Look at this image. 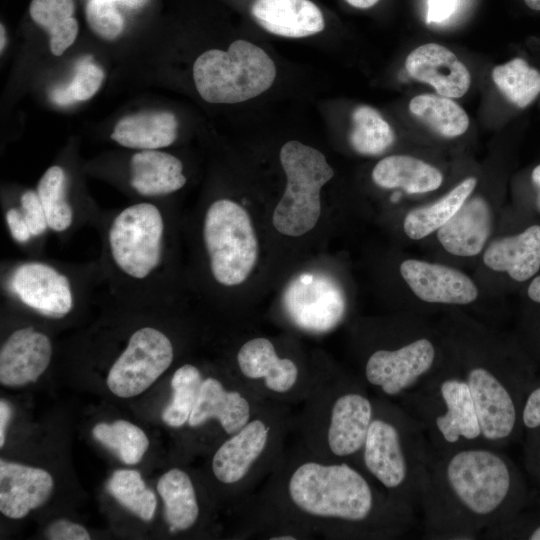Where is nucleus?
Segmentation results:
<instances>
[{"mask_svg":"<svg viewBox=\"0 0 540 540\" xmlns=\"http://www.w3.org/2000/svg\"><path fill=\"white\" fill-rule=\"evenodd\" d=\"M244 538L392 539L416 511L389 496L364 470L321 460L297 440L261 489L243 500Z\"/></svg>","mask_w":540,"mask_h":540,"instance_id":"obj_1","label":"nucleus"},{"mask_svg":"<svg viewBox=\"0 0 540 540\" xmlns=\"http://www.w3.org/2000/svg\"><path fill=\"white\" fill-rule=\"evenodd\" d=\"M527 502L524 479L515 463L487 444L434 454L419 508L425 537L476 539Z\"/></svg>","mask_w":540,"mask_h":540,"instance_id":"obj_2","label":"nucleus"},{"mask_svg":"<svg viewBox=\"0 0 540 540\" xmlns=\"http://www.w3.org/2000/svg\"><path fill=\"white\" fill-rule=\"evenodd\" d=\"M302 410L294 416L297 440L315 457L360 467V454L374 414L367 385L342 373L317 371Z\"/></svg>","mask_w":540,"mask_h":540,"instance_id":"obj_3","label":"nucleus"},{"mask_svg":"<svg viewBox=\"0 0 540 540\" xmlns=\"http://www.w3.org/2000/svg\"><path fill=\"white\" fill-rule=\"evenodd\" d=\"M360 468L389 496L417 511L433 452L420 423L395 400L377 395Z\"/></svg>","mask_w":540,"mask_h":540,"instance_id":"obj_4","label":"nucleus"},{"mask_svg":"<svg viewBox=\"0 0 540 540\" xmlns=\"http://www.w3.org/2000/svg\"><path fill=\"white\" fill-rule=\"evenodd\" d=\"M293 421L290 405L268 400L241 429L220 442L211 458L214 479L235 497L253 494L280 463Z\"/></svg>","mask_w":540,"mask_h":540,"instance_id":"obj_5","label":"nucleus"},{"mask_svg":"<svg viewBox=\"0 0 540 540\" xmlns=\"http://www.w3.org/2000/svg\"><path fill=\"white\" fill-rule=\"evenodd\" d=\"M398 403L420 423L434 454L486 444L459 365L404 394Z\"/></svg>","mask_w":540,"mask_h":540,"instance_id":"obj_6","label":"nucleus"},{"mask_svg":"<svg viewBox=\"0 0 540 540\" xmlns=\"http://www.w3.org/2000/svg\"><path fill=\"white\" fill-rule=\"evenodd\" d=\"M275 76L272 59L246 40L234 41L227 51H205L193 65L196 89L209 103L232 104L254 98L270 88Z\"/></svg>","mask_w":540,"mask_h":540,"instance_id":"obj_7","label":"nucleus"},{"mask_svg":"<svg viewBox=\"0 0 540 540\" xmlns=\"http://www.w3.org/2000/svg\"><path fill=\"white\" fill-rule=\"evenodd\" d=\"M279 157L287 184L272 222L279 233L298 237L317 224L321 213L320 191L334 176V170L319 150L296 140L285 143Z\"/></svg>","mask_w":540,"mask_h":540,"instance_id":"obj_8","label":"nucleus"},{"mask_svg":"<svg viewBox=\"0 0 540 540\" xmlns=\"http://www.w3.org/2000/svg\"><path fill=\"white\" fill-rule=\"evenodd\" d=\"M203 239L214 279L224 286L243 283L258 257V241L247 211L229 199L206 211Z\"/></svg>","mask_w":540,"mask_h":540,"instance_id":"obj_9","label":"nucleus"},{"mask_svg":"<svg viewBox=\"0 0 540 540\" xmlns=\"http://www.w3.org/2000/svg\"><path fill=\"white\" fill-rule=\"evenodd\" d=\"M457 365L443 363L436 342L419 334L394 347L373 349L364 359L362 381L377 395L398 400Z\"/></svg>","mask_w":540,"mask_h":540,"instance_id":"obj_10","label":"nucleus"},{"mask_svg":"<svg viewBox=\"0 0 540 540\" xmlns=\"http://www.w3.org/2000/svg\"><path fill=\"white\" fill-rule=\"evenodd\" d=\"M164 234V218L155 204L139 202L124 208L108 228V250L113 265L128 278H148L161 263Z\"/></svg>","mask_w":540,"mask_h":540,"instance_id":"obj_11","label":"nucleus"},{"mask_svg":"<svg viewBox=\"0 0 540 540\" xmlns=\"http://www.w3.org/2000/svg\"><path fill=\"white\" fill-rule=\"evenodd\" d=\"M237 379L267 400L287 405L302 403L317 371H305L294 358L280 356L266 337L245 341L236 354Z\"/></svg>","mask_w":540,"mask_h":540,"instance_id":"obj_12","label":"nucleus"},{"mask_svg":"<svg viewBox=\"0 0 540 540\" xmlns=\"http://www.w3.org/2000/svg\"><path fill=\"white\" fill-rule=\"evenodd\" d=\"M173 358V345L166 334L154 327L139 328L110 368L107 386L118 397L139 395L170 367Z\"/></svg>","mask_w":540,"mask_h":540,"instance_id":"obj_13","label":"nucleus"},{"mask_svg":"<svg viewBox=\"0 0 540 540\" xmlns=\"http://www.w3.org/2000/svg\"><path fill=\"white\" fill-rule=\"evenodd\" d=\"M283 306L297 327L323 333L342 321L346 302L342 288L334 279L321 273H303L287 285Z\"/></svg>","mask_w":540,"mask_h":540,"instance_id":"obj_14","label":"nucleus"},{"mask_svg":"<svg viewBox=\"0 0 540 540\" xmlns=\"http://www.w3.org/2000/svg\"><path fill=\"white\" fill-rule=\"evenodd\" d=\"M268 400L239 379L225 383L204 377L186 425L192 429L215 422L225 438L241 429Z\"/></svg>","mask_w":540,"mask_h":540,"instance_id":"obj_15","label":"nucleus"},{"mask_svg":"<svg viewBox=\"0 0 540 540\" xmlns=\"http://www.w3.org/2000/svg\"><path fill=\"white\" fill-rule=\"evenodd\" d=\"M10 289L24 305L46 317L62 318L74 305L68 277L47 263L20 264L12 272Z\"/></svg>","mask_w":540,"mask_h":540,"instance_id":"obj_16","label":"nucleus"},{"mask_svg":"<svg viewBox=\"0 0 540 540\" xmlns=\"http://www.w3.org/2000/svg\"><path fill=\"white\" fill-rule=\"evenodd\" d=\"M400 273L413 293L428 303L467 305L478 297L470 277L445 265L408 259L401 263Z\"/></svg>","mask_w":540,"mask_h":540,"instance_id":"obj_17","label":"nucleus"},{"mask_svg":"<svg viewBox=\"0 0 540 540\" xmlns=\"http://www.w3.org/2000/svg\"><path fill=\"white\" fill-rule=\"evenodd\" d=\"M52 356L48 336L33 327L14 331L1 345L0 382L19 387L35 382L47 369Z\"/></svg>","mask_w":540,"mask_h":540,"instance_id":"obj_18","label":"nucleus"},{"mask_svg":"<svg viewBox=\"0 0 540 540\" xmlns=\"http://www.w3.org/2000/svg\"><path fill=\"white\" fill-rule=\"evenodd\" d=\"M405 67L411 77L448 98L462 97L471 84L466 66L451 50L437 43L417 47L407 56Z\"/></svg>","mask_w":540,"mask_h":540,"instance_id":"obj_19","label":"nucleus"},{"mask_svg":"<svg viewBox=\"0 0 540 540\" xmlns=\"http://www.w3.org/2000/svg\"><path fill=\"white\" fill-rule=\"evenodd\" d=\"M53 478L44 469L0 460V511L21 519L43 505L53 490Z\"/></svg>","mask_w":540,"mask_h":540,"instance_id":"obj_20","label":"nucleus"},{"mask_svg":"<svg viewBox=\"0 0 540 540\" xmlns=\"http://www.w3.org/2000/svg\"><path fill=\"white\" fill-rule=\"evenodd\" d=\"M251 13L265 30L282 37H307L325 26L322 12L310 0H255Z\"/></svg>","mask_w":540,"mask_h":540,"instance_id":"obj_21","label":"nucleus"},{"mask_svg":"<svg viewBox=\"0 0 540 540\" xmlns=\"http://www.w3.org/2000/svg\"><path fill=\"white\" fill-rule=\"evenodd\" d=\"M491 212L481 197L468 198L460 209L437 230L446 251L456 256L479 254L491 231Z\"/></svg>","mask_w":540,"mask_h":540,"instance_id":"obj_22","label":"nucleus"},{"mask_svg":"<svg viewBox=\"0 0 540 540\" xmlns=\"http://www.w3.org/2000/svg\"><path fill=\"white\" fill-rule=\"evenodd\" d=\"M486 266L519 282L526 281L540 268V226L533 225L522 233L493 241L486 249Z\"/></svg>","mask_w":540,"mask_h":540,"instance_id":"obj_23","label":"nucleus"},{"mask_svg":"<svg viewBox=\"0 0 540 540\" xmlns=\"http://www.w3.org/2000/svg\"><path fill=\"white\" fill-rule=\"evenodd\" d=\"M186 183L182 162L159 150H140L131 157L130 184L142 196L166 195Z\"/></svg>","mask_w":540,"mask_h":540,"instance_id":"obj_24","label":"nucleus"},{"mask_svg":"<svg viewBox=\"0 0 540 540\" xmlns=\"http://www.w3.org/2000/svg\"><path fill=\"white\" fill-rule=\"evenodd\" d=\"M178 121L168 111H145L121 118L111 139L121 146L138 150H158L177 138Z\"/></svg>","mask_w":540,"mask_h":540,"instance_id":"obj_25","label":"nucleus"},{"mask_svg":"<svg viewBox=\"0 0 540 540\" xmlns=\"http://www.w3.org/2000/svg\"><path fill=\"white\" fill-rule=\"evenodd\" d=\"M372 179L382 188H402L414 194L436 190L442 184L443 176L437 168L418 158L392 155L376 164Z\"/></svg>","mask_w":540,"mask_h":540,"instance_id":"obj_26","label":"nucleus"},{"mask_svg":"<svg viewBox=\"0 0 540 540\" xmlns=\"http://www.w3.org/2000/svg\"><path fill=\"white\" fill-rule=\"evenodd\" d=\"M157 491L164 502L171 532L186 531L196 524L200 507L195 486L187 472L179 468L170 469L160 477Z\"/></svg>","mask_w":540,"mask_h":540,"instance_id":"obj_27","label":"nucleus"},{"mask_svg":"<svg viewBox=\"0 0 540 540\" xmlns=\"http://www.w3.org/2000/svg\"><path fill=\"white\" fill-rule=\"evenodd\" d=\"M476 183V178H466L436 202L410 211L403 224L406 235L418 240L441 228L469 198Z\"/></svg>","mask_w":540,"mask_h":540,"instance_id":"obj_28","label":"nucleus"},{"mask_svg":"<svg viewBox=\"0 0 540 540\" xmlns=\"http://www.w3.org/2000/svg\"><path fill=\"white\" fill-rule=\"evenodd\" d=\"M74 0H32L29 12L33 21L50 37V51L62 55L75 41L78 22L73 17Z\"/></svg>","mask_w":540,"mask_h":540,"instance_id":"obj_29","label":"nucleus"},{"mask_svg":"<svg viewBox=\"0 0 540 540\" xmlns=\"http://www.w3.org/2000/svg\"><path fill=\"white\" fill-rule=\"evenodd\" d=\"M410 112L433 131L444 137H457L469 127V117L451 98L422 94L409 103Z\"/></svg>","mask_w":540,"mask_h":540,"instance_id":"obj_30","label":"nucleus"},{"mask_svg":"<svg viewBox=\"0 0 540 540\" xmlns=\"http://www.w3.org/2000/svg\"><path fill=\"white\" fill-rule=\"evenodd\" d=\"M350 144L363 155H379L394 142V132L389 123L374 108L361 105L352 113Z\"/></svg>","mask_w":540,"mask_h":540,"instance_id":"obj_31","label":"nucleus"},{"mask_svg":"<svg viewBox=\"0 0 540 540\" xmlns=\"http://www.w3.org/2000/svg\"><path fill=\"white\" fill-rule=\"evenodd\" d=\"M492 78L501 93L520 108L528 106L540 93V72L522 58L494 67Z\"/></svg>","mask_w":540,"mask_h":540,"instance_id":"obj_32","label":"nucleus"},{"mask_svg":"<svg viewBox=\"0 0 540 540\" xmlns=\"http://www.w3.org/2000/svg\"><path fill=\"white\" fill-rule=\"evenodd\" d=\"M92 434L127 465L139 463L149 446L144 431L125 420L98 423L92 429Z\"/></svg>","mask_w":540,"mask_h":540,"instance_id":"obj_33","label":"nucleus"},{"mask_svg":"<svg viewBox=\"0 0 540 540\" xmlns=\"http://www.w3.org/2000/svg\"><path fill=\"white\" fill-rule=\"evenodd\" d=\"M36 192L43 206L48 228L63 232L74 219L73 209L66 194V174L60 166L48 168L38 182Z\"/></svg>","mask_w":540,"mask_h":540,"instance_id":"obj_34","label":"nucleus"},{"mask_svg":"<svg viewBox=\"0 0 540 540\" xmlns=\"http://www.w3.org/2000/svg\"><path fill=\"white\" fill-rule=\"evenodd\" d=\"M200 370L192 364L180 366L171 379L172 397L162 412V420L170 427L187 424L203 381Z\"/></svg>","mask_w":540,"mask_h":540,"instance_id":"obj_35","label":"nucleus"},{"mask_svg":"<svg viewBox=\"0 0 540 540\" xmlns=\"http://www.w3.org/2000/svg\"><path fill=\"white\" fill-rule=\"evenodd\" d=\"M107 491L126 509L144 521L152 519L157 500L154 492L146 487L139 472L116 470L107 483Z\"/></svg>","mask_w":540,"mask_h":540,"instance_id":"obj_36","label":"nucleus"},{"mask_svg":"<svg viewBox=\"0 0 540 540\" xmlns=\"http://www.w3.org/2000/svg\"><path fill=\"white\" fill-rule=\"evenodd\" d=\"M104 72L91 61L90 57L81 59L72 81L66 86H58L50 92V99L60 106L86 101L93 97L101 87Z\"/></svg>","mask_w":540,"mask_h":540,"instance_id":"obj_37","label":"nucleus"},{"mask_svg":"<svg viewBox=\"0 0 540 540\" xmlns=\"http://www.w3.org/2000/svg\"><path fill=\"white\" fill-rule=\"evenodd\" d=\"M85 14L90 29L100 38L114 40L123 30L124 20L116 9L115 2L89 0Z\"/></svg>","mask_w":540,"mask_h":540,"instance_id":"obj_38","label":"nucleus"},{"mask_svg":"<svg viewBox=\"0 0 540 540\" xmlns=\"http://www.w3.org/2000/svg\"><path fill=\"white\" fill-rule=\"evenodd\" d=\"M487 539H528L540 540V512L519 511L508 520L499 523L483 533Z\"/></svg>","mask_w":540,"mask_h":540,"instance_id":"obj_39","label":"nucleus"},{"mask_svg":"<svg viewBox=\"0 0 540 540\" xmlns=\"http://www.w3.org/2000/svg\"><path fill=\"white\" fill-rule=\"evenodd\" d=\"M21 212L32 237L42 235L48 228L47 219L36 191L28 190L20 198Z\"/></svg>","mask_w":540,"mask_h":540,"instance_id":"obj_40","label":"nucleus"},{"mask_svg":"<svg viewBox=\"0 0 540 540\" xmlns=\"http://www.w3.org/2000/svg\"><path fill=\"white\" fill-rule=\"evenodd\" d=\"M521 421L524 430L540 428V382H535L529 389L522 407Z\"/></svg>","mask_w":540,"mask_h":540,"instance_id":"obj_41","label":"nucleus"},{"mask_svg":"<svg viewBox=\"0 0 540 540\" xmlns=\"http://www.w3.org/2000/svg\"><path fill=\"white\" fill-rule=\"evenodd\" d=\"M45 535L52 540H89L87 530L76 523L65 519L52 522L46 529Z\"/></svg>","mask_w":540,"mask_h":540,"instance_id":"obj_42","label":"nucleus"},{"mask_svg":"<svg viewBox=\"0 0 540 540\" xmlns=\"http://www.w3.org/2000/svg\"><path fill=\"white\" fill-rule=\"evenodd\" d=\"M5 220L12 238L18 243H26L32 235L28 225L18 208H10L5 214Z\"/></svg>","mask_w":540,"mask_h":540,"instance_id":"obj_43","label":"nucleus"},{"mask_svg":"<svg viewBox=\"0 0 540 540\" xmlns=\"http://www.w3.org/2000/svg\"><path fill=\"white\" fill-rule=\"evenodd\" d=\"M458 0H428L427 23H439L455 11Z\"/></svg>","mask_w":540,"mask_h":540,"instance_id":"obj_44","label":"nucleus"},{"mask_svg":"<svg viewBox=\"0 0 540 540\" xmlns=\"http://www.w3.org/2000/svg\"><path fill=\"white\" fill-rule=\"evenodd\" d=\"M530 440L531 452L529 457H531L530 464H532L534 473L537 475L540 480V428L530 431Z\"/></svg>","mask_w":540,"mask_h":540,"instance_id":"obj_45","label":"nucleus"},{"mask_svg":"<svg viewBox=\"0 0 540 540\" xmlns=\"http://www.w3.org/2000/svg\"><path fill=\"white\" fill-rule=\"evenodd\" d=\"M12 410L9 403L5 400L0 401V447H3L5 441V432L8 422L11 418Z\"/></svg>","mask_w":540,"mask_h":540,"instance_id":"obj_46","label":"nucleus"},{"mask_svg":"<svg viewBox=\"0 0 540 540\" xmlns=\"http://www.w3.org/2000/svg\"><path fill=\"white\" fill-rule=\"evenodd\" d=\"M528 296L531 300L540 303V276L532 280L528 288Z\"/></svg>","mask_w":540,"mask_h":540,"instance_id":"obj_47","label":"nucleus"},{"mask_svg":"<svg viewBox=\"0 0 540 540\" xmlns=\"http://www.w3.org/2000/svg\"><path fill=\"white\" fill-rule=\"evenodd\" d=\"M351 6L366 9L374 6L379 0H345Z\"/></svg>","mask_w":540,"mask_h":540,"instance_id":"obj_48","label":"nucleus"},{"mask_svg":"<svg viewBox=\"0 0 540 540\" xmlns=\"http://www.w3.org/2000/svg\"><path fill=\"white\" fill-rule=\"evenodd\" d=\"M148 0H118L119 3L133 9L142 7Z\"/></svg>","mask_w":540,"mask_h":540,"instance_id":"obj_49","label":"nucleus"},{"mask_svg":"<svg viewBox=\"0 0 540 540\" xmlns=\"http://www.w3.org/2000/svg\"><path fill=\"white\" fill-rule=\"evenodd\" d=\"M524 2L530 9L540 11V0H524Z\"/></svg>","mask_w":540,"mask_h":540,"instance_id":"obj_50","label":"nucleus"},{"mask_svg":"<svg viewBox=\"0 0 540 540\" xmlns=\"http://www.w3.org/2000/svg\"><path fill=\"white\" fill-rule=\"evenodd\" d=\"M532 180L540 187V164L533 170Z\"/></svg>","mask_w":540,"mask_h":540,"instance_id":"obj_51","label":"nucleus"},{"mask_svg":"<svg viewBox=\"0 0 540 540\" xmlns=\"http://www.w3.org/2000/svg\"><path fill=\"white\" fill-rule=\"evenodd\" d=\"M1 42H0V51L2 52L3 51V48L5 46V42H6V36H5V29L3 27V25L1 24Z\"/></svg>","mask_w":540,"mask_h":540,"instance_id":"obj_52","label":"nucleus"},{"mask_svg":"<svg viewBox=\"0 0 540 540\" xmlns=\"http://www.w3.org/2000/svg\"><path fill=\"white\" fill-rule=\"evenodd\" d=\"M109 1H112V2H118V0H109Z\"/></svg>","mask_w":540,"mask_h":540,"instance_id":"obj_53","label":"nucleus"}]
</instances>
